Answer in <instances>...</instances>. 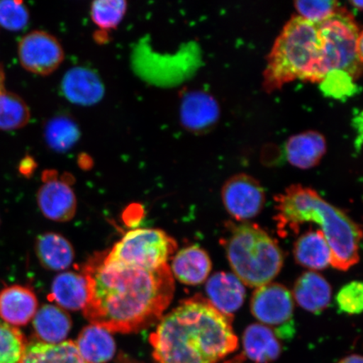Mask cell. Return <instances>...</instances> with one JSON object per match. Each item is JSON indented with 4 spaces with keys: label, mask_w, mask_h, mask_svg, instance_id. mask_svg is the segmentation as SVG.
<instances>
[{
    "label": "cell",
    "mask_w": 363,
    "mask_h": 363,
    "mask_svg": "<svg viewBox=\"0 0 363 363\" xmlns=\"http://www.w3.org/2000/svg\"><path fill=\"white\" fill-rule=\"evenodd\" d=\"M83 274L89 287L84 315L111 333H138L156 323L175 291L169 264L139 269L108 262L101 252L86 263Z\"/></svg>",
    "instance_id": "cell-1"
},
{
    "label": "cell",
    "mask_w": 363,
    "mask_h": 363,
    "mask_svg": "<svg viewBox=\"0 0 363 363\" xmlns=\"http://www.w3.org/2000/svg\"><path fill=\"white\" fill-rule=\"evenodd\" d=\"M233 318L203 297L182 302L162 317L151 337L157 363H218L239 346Z\"/></svg>",
    "instance_id": "cell-2"
},
{
    "label": "cell",
    "mask_w": 363,
    "mask_h": 363,
    "mask_svg": "<svg viewBox=\"0 0 363 363\" xmlns=\"http://www.w3.org/2000/svg\"><path fill=\"white\" fill-rule=\"evenodd\" d=\"M274 199L277 228L281 237L298 235L303 225L315 224L329 245L331 266L347 271L359 262L361 226L315 190L294 184Z\"/></svg>",
    "instance_id": "cell-3"
},
{
    "label": "cell",
    "mask_w": 363,
    "mask_h": 363,
    "mask_svg": "<svg viewBox=\"0 0 363 363\" xmlns=\"http://www.w3.org/2000/svg\"><path fill=\"white\" fill-rule=\"evenodd\" d=\"M324 79L319 23L294 16L272 45L263 72V89L271 93L295 80L322 83Z\"/></svg>",
    "instance_id": "cell-4"
},
{
    "label": "cell",
    "mask_w": 363,
    "mask_h": 363,
    "mask_svg": "<svg viewBox=\"0 0 363 363\" xmlns=\"http://www.w3.org/2000/svg\"><path fill=\"white\" fill-rule=\"evenodd\" d=\"M225 229L220 243L234 274L248 287L272 283L284 261L278 242L260 226L247 221L229 222Z\"/></svg>",
    "instance_id": "cell-5"
},
{
    "label": "cell",
    "mask_w": 363,
    "mask_h": 363,
    "mask_svg": "<svg viewBox=\"0 0 363 363\" xmlns=\"http://www.w3.org/2000/svg\"><path fill=\"white\" fill-rule=\"evenodd\" d=\"M322 40V66L325 79L333 72H343L358 79L362 67V31L347 9L319 23Z\"/></svg>",
    "instance_id": "cell-6"
},
{
    "label": "cell",
    "mask_w": 363,
    "mask_h": 363,
    "mask_svg": "<svg viewBox=\"0 0 363 363\" xmlns=\"http://www.w3.org/2000/svg\"><path fill=\"white\" fill-rule=\"evenodd\" d=\"M177 248L176 240L162 230L136 229L103 255L108 262L152 270L167 265Z\"/></svg>",
    "instance_id": "cell-7"
},
{
    "label": "cell",
    "mask_w": 363,
    "mask_h": 363,
    "mask_svg": "<svg viewBox=\"0 0 363 363\" xmlns=\"http://www.w3.org/2000/svg\"><path fill=\"white\" fill-rule=\"evenodd\" d=\"M250 307L253 316L274 331L277 337L289 340L294 337V301L285 286L269 283L257 288Z\"/></svg>",
    "instance_id": "cell-8"
},
{
    "label": "cell",
    "mask_w": 363,
    "mask_h": 363,
    "mask_svg": "<svg viewBox=\"0 0 363 363\" xmlns=\"http://www.w3.org/2000/svg\"><path fill=\"white\" fill-rule=\"evenodd\" d=\"M18 57L26 71L39 76H48L62 65L65 52L55 35L45 30H33L21 40Z\"/></svg>",
    "instance_id": "cell-9"
},
{
    "label": "cell",
    "mask_w": 363,
    "mask_h": 363,
    "mask_svg": "<svg viewBox=\"0 0 363 363\" xmlns=\"http://www.w3.org/2000/svg\"><path fill=\"white\" fill-rule=\"evenodd\" d=\"M221 198L226 211L239 222L259 215L266 203V194L259 182L246 174L230 177L222 187Z\"/></svg>",
    "instance_id": "cell-10"
},
{
    "label": "cell",
    "mask_w": 363,
    "mask_h": 363,
    "mask_svg": "<svg viewBox=\"0 0 363 363\" xmlns=\"http://www.w3.org/2000/svg\"><path fill=\"white\" fill-rule=\"evenodd\" d=\"M40 211L48 219L57 222L70 220L75 216L77 198L69 182L59 179L57 172L48 170L38 193Z\"/></svg>",
    "instance_id": "cell-11"
},
{
    "label": "cell",
    "mask_w": 363,
    "mask_h": 363,
    "mask_svg": "<svg viewBox=\"0 0 363 363\" xmlns=\"http://www.w3.org/2000/svg\"><path fill=\"white\" fill-rule=\"evenodd\" d=\"M208 301L224 315L233 318L246 298V288L237 276L218 272L208 278L206 285Z\"/></svg>",
    "instance_id": "cell-12"
},
{
    "label": "cell",
    "mask_w": 363,
    "mask_h": 363,
    "mask_svg": "<svg viewBox=\"0 0 363 363\" xmlns=\"http://www.w3.org/2000/svg\"><path fill=\"white\" fill-rule=\"evenodd\" d=\"M220 106L216 99L203 91H189L180 104V121L185 129L201 133L214 125L220 117Z\"/></svg>",
    "instance_id": "cell-13"
},
{
    "label": "cell",
    "mask_w": 363,
    "mask_h": 363,
    "mask_svg": "<svg viewBox=\"0 0 363 363\" xmlns=\"http://www.w3.org/2000/svg\"><path fill=\"white\" fill-rule=\"evenodd\" d=\"M61 89L68 101L82 106H93L101 101L104 95L101 77L85 67L68 70L62 80Z\"/></svg>",
    "instance_id": "cell-14"
},
{
    "label": "cell",
    "mask_w": 363,
    "mask_h": 363,
    "mask_svg": "<svg viewBox=\"0 0 363 363\" xmlns=\"http://www.w3.org/2000/svg\"><path fill=\"white\" fill-rule=\"evenodd\" d=\"M38 310V298L33 290L24 286L12 285L0 292V318L7 325L15 328L26 325Z\"/></svg>",
    "instance_id": "cell-15"
},
{
    "label": "cell",
    "mask_w": 363,
    "mask_h": 363,
    "mask_svg": "<svg viewBox=\"0 0 363 363\" xmlns=\"http://www.w3.org/2000/svg\"><path fill=\"white\" fill-rule=\"evenodd\" d=\"M292 295L294 301L303 310L313 314H320L330 306L333 289L323 276L308 271L298 277Z\"/></svg>",
    "instance_id": "cell-16"
},
{
    "label": "cell",
    "mask_w": 363,
    "mask_h": 363,
    "mask_svg": "<svg viewBox=\"0 0 363 363\" xmlns=\"http://www.w3.org/2000/svg\"><path fill=\"white\" fill-rule=\"evenodd\" d=\"M212 269L211 257L198 246L180 250L172 259L170 270L179 282L187 285L201 284L208 279Z\"/></svg>",
    "instance_id": "cell-17"
},
{
    "label": "cell",
    "mask_w": 363,
    "mask_h": 363,
    "mask_svg": "<svg viewBox=\"0 0 363 363\" xmlns=\"http://www.w3.org/2000/svg\"><path fill=\"white\" fill-rule=\"evenodd\" d=\"M324 135L315 130L292 135L286 143V157L292 166L310 169L319 164L326 152Z\"/></svg>",
    "instance_id": "cell-18"
},
{
    "label": "cell",
    "mask_w": 363,
    "mask_h": 363,
    "mask_svg": "<svg viewBox=\"0 0 363 363\" xmlns=\"http://www.w3.org/2000/svg\"><path fill=\"white\" fill-rule=\"evenodd\" d=\"M244 357L253 363H274L282 353L279 339L269 328L254 323L247 326L242 337Z\"/></svg>",
    "instance_id": "cell-19"
},
{
    "label": "cell",
    "mask_w": 363,
    "mask_h": 363,
    "mask_svg": "<svg viewBox=\"0 0 363 363\" xmlns=\"http://www.w3.org/2000/svg\"><path fill=\"white\" fill-rule=\"evenodd\" d=\"M294 257L298 264L312 271L331 266L333 255L320 230H308L298 237L294 246Z\"/></svg>",
    "instance_id": "cell-20"
},
{
    "label": "cell",
    "mask_w": 363,
    "mask_h": 363,
    "mask_svg": "<svg viewBox=\"0 0 363 363\" xmlns=\"http://www.w3.org/2000/svg\"><path fill=\"white\" fill-rule=\"evenodd\" d=\"M75 344L81 357L87 363H107L112 360L116 351L111 333L93 324L82 330Z\"/></svg>",
    "instance_id": "cell-21"
},
{
    "label": "cell",
    "mask_w": 363,
    "mask_h": 363,
    "mask_svg": "<svg viewBox=\"0 0 363 363\" xmlns=\"http://www.w3.org/2000/svg\"><path fill=\"white\" fill-rule=\"evenodd\" d=\"M52 298L63 310H84L89 298L87 280L83 274L62 272L53 280Z\"/></svg>",
    "instance_id": "cell-22"
},
{
    "label": "cell",
    "mask_w": 363,
    "mask_h": 363,
    "mask_svg": "<svg viewBox=\"0 0 363 363\" xmlns=\"http://www.w3.org/2000/svg\"><path fill=\"white\" fill-rule=\"evenodd\" d=\"M33 328L40 342L58 344L65 342L72 328V320L61 307L45 305L36 311Z\"/></svg>",
    "instance_id": "cell-23"
},
{
    "label": "cell",
    "mask_w": 363,
    "mask_h": 363,
    "mask_svg": "<svg viewBox=\"0 0 363 363\" xmlns=\"http://www.w3.org/2000/svg\"><path fill=\"white\" fill-rule=\"evenodd\" d=\"M36 256L45 269L62 271L74 259V250L69 240L53 233L40 235L35 245Z\"/></svg>",
    "instance_id": "cell-24"
},
{
    "label": "cell",
    "mask_w": 363,
    "mask_h": 363,
    "mask_svg": "<svg viewBox=\"0 0 363 363\" xmlns=\"http://www.w3.org/2000/svg\"><path fill=\"white\" fill-rule=\"evenodd\" d=\"M19 363H87L81 357L74 342L58 344L43 342L26 345Z\"/></svg>",
    "instance_id": "cell-25"
},
{
    "label": "cell",
    "mask_w": 363,
    "mask_h": 363,
    "mask_svg": "<svg viewBox=\"0 0 363 363\" xmlns=\"http://www.w3.org/2000/svg\"><path fill=\"white\" fill-rule=\"evenodd\" d=\"M48 146L54 151L66 152L74 146L80 138V130L72 117L61 115L50 120L44 129Z\"/></svg>",
    "instance_id": "cell-26"
},
{
    "label": "cell",
    "mask_w": 363,
    "mask_h": 363,
    "mask_svg": "<svg viewBox=\"0 0 363 363\" xmlns=\"http://www.w3.org/2000/svg\"><path fill=\"white\" fill-rule=\"evenodd\" d=\"M30 119V108L24 99L6 90L0 93V130L21 129Z\"/></svg>",
    "instance_id": "cell-27"
},
{
    "label": "cell",
    "mask_w": 363,
    "mask_h": 363,
    "mask_svg": "<svg viewBox=\"0 0 363 363\" xmlns=\"http://www.w3.org/2000/svg\"><path fill=\"white\" fill-rule=\"evenodd\" d=\"M127 8L125 0H98L91 4V19L101 30H113L123 21Z\"/></svg>",
    "instance_id": "cell-28"
},
{
    "label": "cell",
    "mask_w": 363,
    "mask_h": 363,
    "mask_svg": "<svg viewBox=\"0 0 363 363\" xmlns=\"http://www.w3.org/2000/svg\"><path fill=\"white\" fill-rule=\"evenodd\" d=\"M26 345L19 329L0 323V363H19Z\"/></svg>",
    "instance_id": "cell-29"
},
{
    "label": "cell",
    "mask_w": 363,
    "mask_h": 363,
    "mask_svg": "<svg viewBox=\"0 0 363 363\" xmlns=\"http://www.w3.org/2000/svg\"><path fill=\"white\" fill-rule=\"evenodd\" d=\"M30 13L22 1L4 0L0 1V26L3 28L19 31L28 25Z\"/></svg>",
    "instance_id": "cell-30"
},
{
    "label": "cell",
    "mask_w": 363,
    "mask_h": 363,
    "mask_svg": "<svg viewBox=\"0 0 363 363\" xmlns=\"http://www.w3.org/2000/svg\"><path fill=\"white\" fill-rule=\"evenodd\" d=\"M298 16L313 23H320L335 15L340 8L337 1L303 0L294 2Z\"/></svg>",
    "instance_id": "cell-31"
},
{
    "label": "cell",
    "mask_w": 363,
    "mask_h": 363,
    "mask_svg": "<svg viewBox=\"0 0 363 363\" xmlns=\"http://www.w3.org/2000/svg\"><path fill=\"white\" fill-rule=\"evenodd\" d=\"M337 303L340 311L349 315H358L362 311L363 288L360 281H353L340 289Z\"/></svg>",
    "instance_id": "cell-32"
},
{
    "label": "cell",
    "mask_w": 363,
    "mask_h": 363,
    "mask_svg": "<svg viewBox=\"0 0 363 363\" xmlns=\"http://www.w3.org/2000/svg\"><path fill=\"white\" fill-rule=\"evenodd\" d=\"M35 162L33 158L26 157L21 162L20 172L22 174L30 175L34 171Z\"/></svg>",
    "instance_id": "cell-33"
},
{
    "label": "cell",
    "mask_w": 363,
    "mask_h": 363,
    "mask_svg": "<svg viewBox=\"0 0 363 363\" xmlns=\"http://www.w3.org/2000/svg\"><path fill=\"white\" fill-rule=\"evenodd\" d=\"M337 363H362V357L357 354L347 356Z\"/></svg>",
    "instance_id": "cell-34"
},
{
    "label": "cell",
    "mask_w": 363,
    "mask_h": 363,
    "mask_svg": "<svg viewBox=\"0 0 363 363\" xmlns=\"http://www.w3.org/2000/svg\"><path fill=\"white\" fill-rule=\"evenodd\" d=\"M4 79H6V78H4V69L1 65H0V93L6 90V89H4Z\"/></svg>",
    "instance_id": "cell-35"
},
{
    "label": "cell",
    "mask_w": 363,
    "mask_h": 363,
    "mask_svg": "<svg viewBox=\"0 0 363 363\" xmlns=\"http://www.w3.org/2000/svg\"><path fill=\"white\" fill-rule=\"evenodd\" d=\"M245 359V357H243L242 354V356H238L235 358V359L231 360L230 362H227L225 363H242L243 360Z\"/></svg>",
    "instance_id": "cell-36"
},
{
    "label": "cell",
    "mask_w": 363,
    "mask_h": 363,
    "mask_svg": "<svg viewBox=\"0 0 363 363\" xmlns=\"http://www.w3.org/2000/svg\"><path fill=\"white\" fill-rule=\"evenodd\" d=\"M351 4H352L353 7H355L357 9H361L362 8V1H352Z\"/></svg>",
    "instance_id": "cell-37"
}]
</instances>
